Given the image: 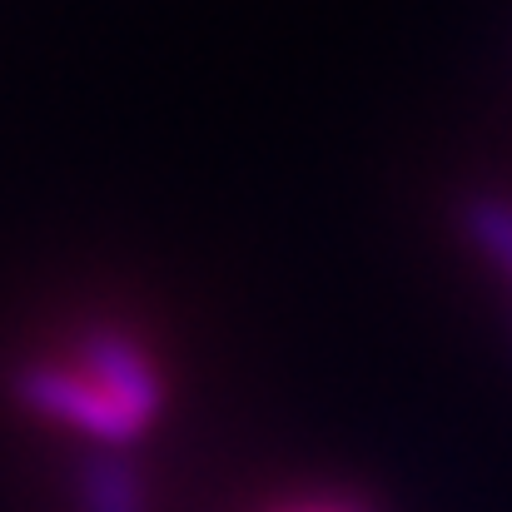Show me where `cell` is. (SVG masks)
<instances>
[{"label": "cell", "mask_w": 512, "mask_h": 512, "mask_svg": "<svg viewBox=\"0 0 512 512\" xmlns=\"http://www.w3.org/2000/svg\"><path fill=\"white\" fill-rule=\"evenodd\" d=\"M75 363L135 418V423H155L165 413V378L155 368V358L120 329H90L75 343Z\"/></svg>", "instance_id": "obj_2"}, {"label": "cell", "mask_w": 512, "mask_h": 512, "mask_svg": "<svg viewBox=\"0 0 512 512\" xmlns=\"http://www.w3.org/2000/svg\"><path fill=\"white\" fill-rule=\"evenodd\" d=\"M80 512H145L140 478L120 458H100L80 473Z\"/></svg>", "instance_id": "obj_3"}, {"label": "cell", "mask_w": 512, "mask_h": 512, "mask_svg": "<svg viewBox=\"0 0 512 512\" xmlns=\"http://www.w3.org/2000/svg\"><path fill=\"white\" fill-rule=\"evenodd\" d=\"M294 512H363L353 503H309V508H294Z\"/></svg>", "instance_id": "obj_5"}, {"label": "cell", "mask_w": 512, "mask_h": 512, "mask_svg": "<svg viewBox=\"0 0 512 512\" xmlns=\"http://www.w3.org/2000/svg\"><path fill=\"white\" fill-rule=\"evenodd\" d=\"M463 229L468 239L512 279V199H473L463 209Z\"/></svg>", "instance_id": "obj_4"}, {"label": "cell", "mask_w": 512, "mask_h": 512, "mask_svg": "<svg viewBox=\"0 0 512 512\" xmlns=\"http://www.w3.org/2000/svg\"><path fill=\"white\" fill-rule=\"evenodd\" d=\"M15 398L50 418V423H65L70 433H85L105 448H125L145 433V423H135L80 363H55V358H35V363H20L15 368Z\"/></svg>", "instance_id": "obj_1"}]
</instances>
